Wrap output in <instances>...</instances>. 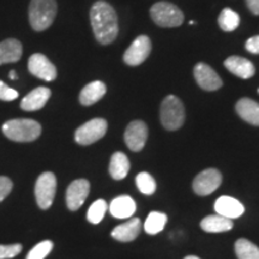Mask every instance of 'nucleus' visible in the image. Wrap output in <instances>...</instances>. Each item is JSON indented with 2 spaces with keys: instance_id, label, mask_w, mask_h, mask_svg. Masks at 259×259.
I'll return each instance as SVG.
<instances>
[{
  "instance_id": "obj_1",
  "label": "nucleus",
  "mask_w": 259,
  "mask_h": 259,
  "mask_svg": "<svg viewBox=\"0 0 259 259\" xmlns=\"http://www.w3.org/2000/svg\"><path fill=\"white\" fill-rule=\"evenodd\" d=\"M90 22L95 38L101 45L112 44L118 36V16L113 6L108 3L99 0L92 6Z\"/></svg>"
},
{
  "instance_id": "obj_2",
  "label": "nucleus",
  "mask_w": 259,
  "mask_h": 259,
  "mask_svg": "<svg viewBox=\"0 0 259 259\" xmlns=\"http://www.w3.org/2000/svg\"><path fill=\"white\" fill-rule=\"evenodd\" d=\"M3 134L10 141L28 143L40 137L41 125L32 119H12L3 125Z\"/></svg>"
},
{
  "instance_id": "obj_3",
  "label": "nucleus",
  "mask_w": 259,
  "mask_h": 259,
  "mask_svg": "<svg viewBox=\"0 0 259 259\" xmlns=\"http://www.w3.org/2000/svg\"><path fill=\"white\" fill-rule=\"evenodd\" d=\"M56 0H31L29 5V22L35 31H44L53 24L57 16Z\"/></svg>"
},
{
  "instance_id": "obj_4",
  "label": "nucleus",
  "mask_w": 259,
  "mask_h": 259,
  "mask_svg": "<svg viewBox=\"0 0 259 259\" xmlns=\"http://www.w3.org/2000/svg\"><path fill=\"white\" fill-rule=\"evenodd\" d=\"M160 118L163 127L168 131H176L185 121V108L183 102L174 95H168L161 103Z\"/></svg>"
},
{
  "instance_id": "obj_5",
  "label": "nucleus",
  "mask_w": 259,
  "mask_h": 259,
  "mask_svg": "<svg viewBox=\"0 0 259 259\" xmlns=\"http://www.w3.org/2000/svg\"><path fill=\"white\" fill-rule=\"evenodd\" d=\"M150 16L155 23L162 28H176L184 22V14L181 10L167 2L156 3L151 6Z\"/></svg>"
},
{
  "instance_id": "obj_6",
  "label": "nucleus",
  "mask_w": 259,
  "mask_h": 259,
  "mask_svg": "<svg viewBox=\"0 0 259 259\" xmlns=\"http://www.w3.org/2000/svg\"><path fill=\"white\" fill-rule=\"evenodd\" d=\"M57 191V178L52 171H45L37 178L35 185V197L37 205L42 210H47L53 204Z\"/></svg>"
},
{
  "instance_id": "obj_7",
  "label": "nucleus",
  "mask_w": 259,
  "mask_h": 259,
  "mask_svg": "<svg viewBox=\"0 0 259 259\" xmlns=\"http://www.w3.org/2000/svg\"><path fill=\"white\" fill-rule=\"evenodd\" d=\"M107 121L105 119L95 118L79 126L74 134V141L80 145H90L101 139L107 132Z\"/></svg>"
},
{
  "instance_id": "obj_8",
  "label": "nucleus",
  "mask_w": 259,
  "mask_h": 259,
  "mask_svg": "<svg viewBox=\"0 0 259 259\" xmlns=\"http://www.w3.org/2000/svg\"><path fill=\"white\" fill-rule=\"evenodd\" d=\"M222 176L218 169H205L194 178L193 191L199 196H208L216 191L221 185Z\"/></svg>"
},
{
  "instance_id": "obj_9",
  "label": "nucleus",
  "mask_w": 259,
  "mask_h": 259,
  "mask_svg": "<svg viewBox=\"0 0 259 259\" xmlns=\"http://www.w3.org/2000/svg\"><path fill=\"white\" fill-rule=\"evenodd\" d=\"M151 52V41L145 35H141L132 42L131 46L126 50L124 61L130 66H138L147 60Z\"/></svg>"
},
{
  "instance_id": "obj_10",
  "label": "nucleus",
  "mask_w": 259,
  "mask_h": 259,
  "mask_svg": "<svg viewBox=\"0 0 259 259\" xmlns=\"http://www.w3.org/2000/svg\"><path fill=\"white\" fill-rule=\"evenodd\" d=\"M28 69L32 76L37 78L52 82L57 78V69L46 56L41 53H35L29 58Z\"/></svg>"
},
{
  "instance_id": "obj_11",
  "label": "nucleus",
  "mask_w": 259,
  "mask_h": 259,
  "mask_svg": "<svg viewBox=\"0 0 259 259\" xmlns=\"http://www.w3.org/2000/svg\"><path fill=\"white\" fill-rule=\"evenodd\" d=\"M148 139V126L144 121L135 120L130 122L125 131V143L130 150L141 151Z\"/></svg>"
},
{
  "instance_id": "obj_12",
  "label": "nucleus",
  "mask_w": 259,
  "mask_h": 259,
  "mask_svg": "<svg viewBox=\"0 0 259 259\" xmlns=\"http://www.w3.org/2000/svg\"><path fill=\"white\" fill-rule=\"evenodd\" d=\"M90 184L85 179L74 180L70 184L66 191V204L71 211H76L85 202L87 197L89 196Z\"/></svg>"
},
{
  "instance_id": "obj_13",
  "label": "nucleus",
  "mask_w": 259,
  "mask_h": 259,
  "mask_svg": "<svg viewBox=\"0 0 259 259\" xmlns=\"http://www.w3.org/2000/svg\"><path fill=\"white\" fill-rule=\"evenodd\" d=\"M194 78L200 88L206 92H215L222 87V79L209 65L199 63L194 66Z\"/></svg>"
},
{
  "instance_id": "obj_14",
  "label": "nucleus",
  "mask_w": 259,
  "mask_h": 259,
  "mask_svg": "<svg viewBox=\"0 0 259 259\" xmlns=\"http://www.w3.org/2000/svg\"><path fill=\"white\" fill-rule=\"evenodd\" d=\"M51 97V90L46 87H38L31 90L21 101V108L27 112H34L44 108Z\"/></svg>"
},
{
  "instance_id": "obj_15",
  "label": "nucleus",
  "mask_w": 259,
  "mask_h": 259,
  "mask_svg": "<svg viewBox=\"0 0 259 259\" xmlns=\"http://www.w3.org/2000/svg\"><path fill=\"white\" fill-rule=\"evenodd\" d=\"M215 211L223 218L234 220L245 212L244 205L238 199L229 196H222L215 202Z\"/></svg>"
},
{
  "instance_id": "obj_16",
  "label": "nucleus",
  "mask_w": 259,
  "mask_h": 259,
  "mask_svg": "<svg viewBox=\"0 0 259 259\" xmlns=\"http://www.w3.org/2000/svg\"><path fill=\"white\" fill-rule=\"evenodd\" d=\"M225 66L229 72H232L233 74H235V76L240 77V78H244V79L251 78V77L254 76L255 73L254 65L252 64L250 60L242 57H238V56L228 57L225 60Z\"/></svg>"
},
{
  "instance_id": "obj_17",
  "label": "nucleus",
  "mask_w": 259,
  "mask_h": 259,
  "mask_svg": "<svg viewBox=\"0 0 259 259\" xmlns=\"http://www.w3.org/2000/svg\"><path fill=\"white\" fill-rule=\"evenodd\" d=\"M142 229V222L139 219H132L122 225L116 226L112 231V238L121 242L134 241L139 235Z\"/></svg>"
},
{
  "instance_id": "obj_18",
  "label": "nucleus",
  "mask_w": 259,
  "mask_h": 259,
  "mask_svg": "<svg viewBox=\"0 0 259 259\" xmlns=\"http://www.w3.org/2000/svg\"><path fill=\"white\" fill-rule=\"evenodd\" d=\"M235 111L242 120L251 125L259 126V103L254 100L247 97L239 100L235 106Z\"/></svg>"
},
{
  "instance_id": "obj_19",
  "label": "nucleus",
  "mask_w": 259,
  "mask_h": 259,
  "mask_svg": "<svg viewBox=\"0 0 259 259\" xmlns=\"http://www.w3.org/2000/svg\"><path fill=\"white\" fill-rule=\"evenodd\" d=\"M23 54L22 44L16 38H8L0 42V65L17 63Z\"/></svg>"
},
{
  "instance_id": "obj_20",
  "label": "nucleus",
  "mask_w": 259,
  "mask_h": 259,
  "mask_svg": "<svg viewBox=\"0 0 259 259\" xmlns=\"http://www.w3.org/2000/svg\"><path fill=\"white\" fill-rule=\"evenodd\" d=\"M109 211L116 219H128L136 211V203L130 196H119L112 200Z\"/></svg>"
},
{
  "instance_id": "obj_21",
  "label": "nucleus",
  "mask_w": 259,
  "mask_h": 259,
  "mask_svg": "<svg viewBox=\"0 0 259 259\" xmlns=\"http://www.w3.org/2000/svg\"><path fill=\"white\" fill-rule=\"evenodd\" d=\"M107 88L105 83L101 82V80H95V82L87 84L82 89V92L79 94V102L83 106H92L97 101H100L105 96Z\"/></svg>"
},
{
  "instance_id": "obj_22",
  "label": "nucleus",
  "mask_w": 259,
  "mask_h": 259,
  "mask_svg": "<svg viewBox=\"0 0 259 259\" xmlns=\"http://www.w3.org/2000/svg\"><path fill=\"white\" fill-rule=\"evenodd\" d=\"M130 170V161L121 151H116L112 155L109 163V174L114 180H122Z\"/></svg>"
},
{
  "instance_id": "obj_23",
  "label": "nucleus",
  "mask_w": 259,
  "mask_h": 259,
  "mask_svg": "<svg viewBox=\"0 0 259 259\" xmlns=\"http://www.w3.org/2000/svg\"><path fill=\"white\" fill-rule=\"evenodd\" d=\"M200 227H202L204 232L208 233L228 232L233 228V221L229 219L223 218L221 215H211L202 220Z\"/></svg>"
},
{
  "instance_id": "obj_24",
  "label": "nucleus",
  "mask_w": 259,
  "mask_h": 259,
  "mask_svg": "<svg viewBox=\"0 0 259 259\" xmlns=\"http://www.w3.org/2000/svg\"><path fill=\"white\" fill-rule=\"evenodd\" d=\"M167 223V215L163 212L151 211L144 223V229L148 234L155 235L163 231Z\"/></svg>"
},
{
  "instance_id": "obj_25",
  "label": "nucleus",
  "mask_w": 259,
  "mask_h": 259,
  "mask_svg": "<svg viewBox=\"0 0 259 259\" xmlns=\"http://www.w3.org/2000/svg\"><path fill=\"white\" fill-rule=\"evenodd\" d=\"M235 253L238 259H259V247L247 239H239L235 242Z\"/></svg>"
},
{
  "instance_id": "obj_26",
  "label": "nucleus",
  "mask_w": 259,
  "mask_h": 259,
  "mask_svg": "<svg viewBox=\"0 0 259 259\" xmlns=\"http://www.w3.org/2000/svg\"><path fill=\"white\" fill-rule=\"evenodd\" d=\"M240 24V17L232 9L226 8L219 16V25L223 31H233Z\"/></svg>"
},
{
  "instance_id": "obj_27",
  "label": "nucleus",
  "mask_w": 259,
  "mask_h": 259,
  "mask_svg": "<svg viewBox=\"0 0 259 259\" xmlns=\"http://www.w3.org/2000/svg\"><path fill=\"white\" fill-rule=\"evenodd\" d=\"M107 203L103 199H97L96 202H94L88 210L87 213V219L90 223L93 225H97L102 221V219L105 218L106 211H107Z\"/></svg>"
},
{
  "instance_id": "obj_28",
  "label": "nucleus",
  "mask_w": 259,
  "mask_h": 259,
  "mask_svg": "<svg viewBox=\"0 0 259 259\" xmlns=\"http://www.w3.org/2000/svg\"><path fill=\"white\" fill-rule=\"evenodd\" d=\"M136 184H137L138 190L143 194H153L156 190V183L154 178L147 171H142L136 177Z\"/></svg>"
},
{
  "instance_id": "obj_29",
  "label": "nucleus",
  "mask_w": 259,
  "mask_h": 259,
  "mask_svg": "<svg viewBox=\"0 0 259 259\" xmlns=\"http://www.w3.org/2000/svg\"><path fill=\"white\" fill-rule=\"evenodd\" d=\"M52 250H53V242L51 240L41 241L40 244L31 248V251L27 255V259H45L51 253Z\"/></svg>"
},
{
  "instance_id": "obj_30",
  "label": "nucleus",
  "mask_w": 259,
  "mask_h": 259,
  "mask_svg": "<svg viewBox=\"0 0 259 259\" xmlns=\"http://www.w3.org/2000/svg\"><path fill=\"white\" fill-rule=\"evenodd\" d=\"M22 245H0V259H10L21 253Z\"/></svg>"
},
{
  "instance_id": "obj_31",
  "label": "nucleus",
  "mask_w": 259,
  "mask_h": 259,
  "mask_svg": "<svg viewBox=\"0 0 259 259\" xmlns=\"http://www.w3.org/2000/svg\"><path fill=\"white\" fill-rule=\"evenodd\" d=\"M18 97V93L15 89L10 88L4 82L0 80V100L2 101H14Z\"/></svg>"
},
{
  "instance_id": "obj_32",
  "label": "nucleus",
  "mask_w": 259,
  "mask_h": 259,
  "mask_svg": "<svg viewBox=\"0 0 259 259\" xmlns=\"http://www.w3.org/2000/svg\"><path fill=\"white\" fill-rule=\"evenodd\" d=\"M12 190V181L8 177H0V202L9 196Z\"/></svg>"
},
{
  "instance_id": "obj_33",
  "label": "nucleus",
  "mask_w": 259,
  "mask_h": 259,
  "mask_svg": "<svg viewBox=\"0 0 259 259\" xmlns=\"http://www.w3.org/2000/svg\"><path fill=\"white\" fill-rule=\"evenodd\" d=\"M245 47L250 53L259 54V35L248 38V40L246 41Z\"/></svg>"
},
{
  "instance_id": "obj_34",
  "label": "nucleus",
  "mask_w": 259,
  "mask_h": 259,
  "mask_svg": "<svg viewBox=\"0 0 259 259\" xmlns=\"http://www.w3.org/2000/svg\"><path fill=\"white\" fill-rule=\"evenodd\" d=\"M246 4L252 14L259 16V0H246Z\"/></svg>"
},
{
  "instance_id": "obj_35",
  "label": "nucleus",
  "mask_w": 259,
  "mask_h": 259,
  "mask_svg": "<svg viewBox=\"0 0 259 259\" xmlns=\"http://www.w3.org/2000/svg\"><path fill=\"white\" fill-rule=\"evenodd\" d=\"M10 78H11V79H17V76H16V71L12 70L11 72H10Z\"/></svg>"
},
{
  "instance_id": "obj_36",
  "label": "nucleus",
  "mask_w": 259,
  "mask_h": 259,
  "mask_svg": "<svg viewBox=\"0 0 259 259\" xmlns=\"http://www.w3.org/2000/svg\"><path fill=\"white\" fill-rule=\"evenodd\" d=\"M184 259H200V258L196 257V255H187V257H185Z\"/></svg>"
}]
</instances>
